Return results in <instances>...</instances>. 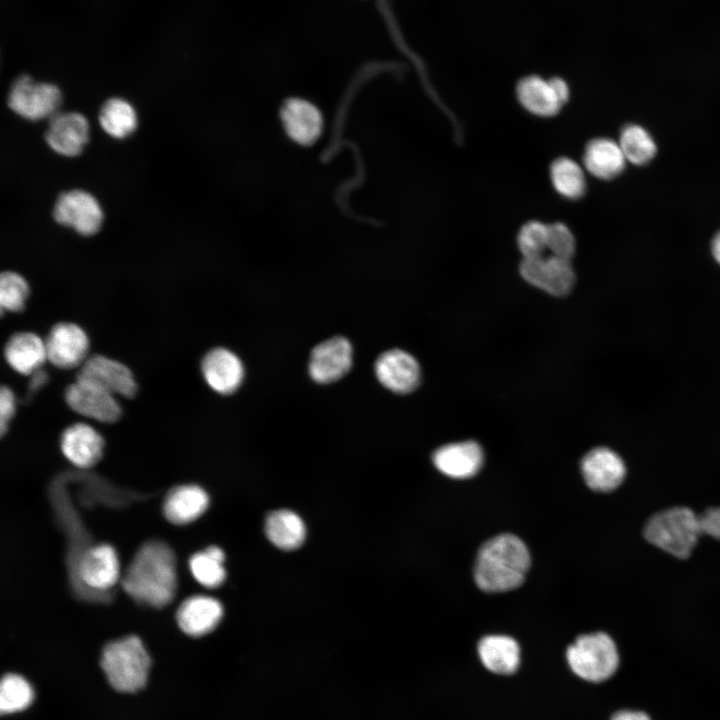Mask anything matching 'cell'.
Instances as JSON below:
<instances>
[{
  "mask_svg": "<svg viewBox=\"0 0 720 720\" xmlns=\"http://www.w3.org/2000/svg\"><path fill=\"white\" fill-rule=\"evenodd\" d=\"M576 251V240L570 228L562 222L547 224V255L570 260Z\"/></svg>",
  "mask_w": 720,
  "mask_h": 720,
  "instance_id": "cell-35",
  "label": "cell"
},
{
  "mask_svg": "<svg viewBox=\"0 0 720 720\" xmlns=\"http://www.w3.org/2000/svg\"><path fill=\"white\" fill-rule=\"evenodd\" d=\"M104 439L92 426L75 423L61 435L60 448L63 455L79 468H89L102 457Z\"/></svg>",
  "mask_w": 720,
  "mask_h": 720,
  "instance_id": "cell-19",
  "label": "cell"
},
{
  "mask_svg": "<svg viewBox=\"0 0 720 720\" xmlns=\"http://www.w3.org/2000/svg\"><path fill=\"white\" fill-rule=\"evenodd\" d=\"M375 372L383 386L400 394L413 391L420 381V367L416 359L398 349L381 354L376 361Z\"/></svg>",
  "mask_w": 720,
  "mask_h": 720,
  "instance_id": "cell-17",
  "label": "cell"
},
{
  "mask_svg": "<svg viewBox=\"0 0 720 720\" xmlns=\"http://www.w3.org/2000/svg\"><path fill=\"white\" fill-rule=\"evenodd\" d=\"M77 378L92 381L115 396L132 398L137 392L132 371L123 363L104 355L88 357L80 366Z\"/></svg>",
  "mask_w": 720,
  "mask_h": 720,
  "instance_id": "cell-12",
  "label": "cell"
},
{
  "mask_svg": "<svg viewBox=\"0 0 720 720\" xmlns=\"http://www.w3.org/2000/svg\"><path fill=\"white\" fill-rule=\"evenodd\" d=\"M710 248L714 260L720 265V230L713 236Z\"/></svg>",
  "mask_w": 720,
  "mask_h": 720,
  "instance_id": "cell-41",
  "label": "cell"
},
{
  "mask_svg": "<svg viewBox=\"0 0 720 720\" xmlns=\"http://www.w3.org/2000/svg\"><path fill=\"white\" fill-rule=\"evenodd\" d=\"M223 615L221 603L208 596H192L179 606L176 619L180 629L187 635L199 637L211 632Z\"/></svg>",
  "mask_w": 720,
  "mask_h": 720,
  "instance_id": "cell-21",
  "label": "cell"
},
{
  "mask_svg": "<svg viewBox=\"0 0 720 720\" xmlns=\"http://www.w3.org/2000/svg\"><path fill=\"white\" fill-rule=\"evenodd\" d=\"M64 397L73 411L87 418L113 423L121 416L115 395L92 381L76 377L75 382L67 386Z\"/></svg>",
  "mask_w": 720,
  "mask_h": 720,
  "instance_id": "cell-10",
  "label": "cell"
},
{
  "mask_svg": "<svg viewBox=\"0 0 720 720\" xmlns=\"http://www.w3.org/2000/svg\"><path fill=\"white\" fill-rule=\"evenodd\" d=\"M47 360L60 369H73L87 359L89 339L77 324H55L45 338Z\"/></svg>",
  "mask_w": 720,
  "mask_h": 720,
  "instance_id": "cell-11",
  "label": "cell"
},
{
  "mask_svg": "<svg viewBox=\"0 0 720 720\" xmlns=\"http://www.w3.org/2000/svg\"><path fill=\"white\" fill-rule=\"evenodd\" d=\"M279 119L288 139L301 147H311L321 138L325 120L314 102L299 96L289 97L281 104Z\"/></svg>",
  "mask_w": 720,
  "mask_h": 720,
  "instance_id": "cell-7",
  "label": "cell"
},
{
  "mask_svg": "<svg viewBox=\"0 0 720 720\" xmlns=\"http://www.w3.org/2000/svg\"><path fill=\"white\" fill-rule=\"evenodd\" d=\"M519 271L526 282L555 297L567 296L576 281L571 261L554 256L522 258Z\"/></svg>",
  "mask_w": 720,
  "mask_h": 720,
  "instance_id": "cell-9",
  "label": "cell"
},
{
  "mask_svg": "<svg viewBox=\"0 0 720 720\" xmlns=\"http://www.w3.org/2000/svg\"><path fill=\"white\" fill-rule=\"evenodd\" d=\"M62 102L59 88L51 83L35 82L27 75L19 76L8 93V106L22 118L38 121L50 119Z\"/></svg>",
  "mask_w": 720,
  "mask_h": 720,
  "instance_id": "cell-6",
  "label": "cell"
},
{
  "mask_svg": "<svg viewBox=\"0 0 720 720\" xmlns=\"http://www.w3.org/2000/svg\"><path fill=\"white\" fill-rule=\"evenodd\" d=\"M700 533L720 540V507H711L698 515Z\"/></svg>",
  "mask_w": 720,
  "mask_h": 720,
  "instance_id": "cell-37",
  "label": "cell"
},
{
  "mask_svg": "<svg viewBox=\"0 0 720 720\" xmlns=\"http://www.w3.org/2000/svg\"><path fill=\"white\" fill-rule=\"evenodd\" d=\"M611 720H650L643 712L623 710L615 713Z\"/></svg>",
  "mask_w": 720,
  "mask_h": 720,
  "instance_id": "cell-40",
  "label": "cell"
},
{
  "mask_svg": "<svg viewBox=\"0 0 720 720\" xmlns=\"http://www.w3.org/2000/svg\"><path fill=\"white\" fill-rule=\"evenodd\" d=\"M550 81L558 98L564 105L568 101L570 96V89L568 83L560 77L550 78Z\"/></svg>",
  "mask_w": 720,
  "mask_h": 720,
  "instance_id": "cell-38",
  "label": "cell"
},
{
  "mask_svg": "<svg viewBox=\"0 0 720 720\" xmlns=\"http://www.w3.org/2000/svg\"><path fill=\"white\" fill-rule=\"evenodd\" d=\"M567 661L580 678L601 682L615 673L619 655L613 639L606 633L596 632L579 636L567 649Z\"/></svg>",
  "mask_w": 720,
  "mask_h": 720,
  "instance_id": "cell-5",
  "label": "cell"
},
{
  "mask_svg": "<svg viewBox=\"0 0 720 720\" xmlns=\"http://www.w3.org/2000/svg\"><path fill=\"white\" fill-rule=\"evenodd\" d=\"M224 559V552L219 547L210 546L190 558L189 568L201 585L214 588L222 584L225 579Z\"/></svg>",
  "mask_w": 720,
  "mask_h": 720,
  "instance_id": "cell-31",
  "label": "cell"
},
{
  "mask_svg": "<svg viewBox=\"0 0 720 720\" xmlns=\"http://www.w3.org/2000/svg\"><path fill=\"white\" fill-rule=\"evenodd\" d=\"M76 572L80 582L92 590L111 588L119 579V563L114 548L108 544L88 548L80 555Z\"/></svg>",
  "mask_w": 720,
  "mask_h": 720,
  "instance_id": "cell-16",
  "label": "cell"
},
{
  "mask_svg": "<svg viewBox=\"0 0 720 720\" xmlns=\"http://www.w3.org/2000/svg\"><path fill=\"white\" fill-rule=\"evenodd\" d=\"M29 296V285L24 277L13 271H4L0 276L1 312H21Z\"/></svg>",
  "mask_w": 720,
  "mask_h": 720,
  "instance_id": "cell-33",
  "label": "cell"
},
{
  "mask_svg": "<svg viewBox=\"0 0 720 720\" xmlns=\"http://www.w3.org/2000/svg\"><path fill=\"white\" fill-rule=\"evenodd\" d=\"M207 493L196 485H183L172 489L163 505L168 521L183 525L197 519L208 507Z\"/></svg>",
  "mask_w": 720,
  "mask_h": 720,
  "instance_id": "cell-25",
  "label": "cell"
},
{
  "mask_svg": "<svg viewBox=\"0 0 720 720\" xmlns=\"http://www.w3.org/2000/svg\"><path fill=\"white\" fill-rule=\"evenodd\" d=\"M89 139V123L78 112H57L49 119L45 132L47 145L65 157L79 155Z\"/></svg>",
  "mask_w": 720,
  "mask_h": 720,
  "instance_id": "cell-13",
  "label": "cell"
},
{
  "mask_svg": "<svg viewBox=\"0 0 720 720\" xmlns=\"http://www.w3.org/2000/svg\"><path fill=\"white\" fill-rule=\"evenodd\" d=\"M519 103L529 113L538 117H552L563 106L550 79L529 75L519 80L516 86Z\"/></svg>",
  "mask_w": 720,
  "mask_h": 720,
  "instance_id": "cell-24",
  "label": "cell"
},
{
  "mask_svg": "<svg viewBox=\"0 0 720 720\" xmlns=\"http://www.w3.org/2000/svg\"><path fill=\"white\" fill-rule=\"evenodd\" d=\"M432 459L436 468L446 476L466 479L480 470L483 464V452L478 443L464 441L438 448Z\"/></svg>",
  "mask_w": 720,
  "mask_h": 720,
  "instance_id": "cell-20",
  "label": "cell"
},
{
  "mask_svg": "<svg viewBox=\"0 0 720 720\" xmlns=\"http://www.w3.org/2000/svg\"><path fill=\"white\" fill-rule=\"evenodd\" d=\"M626 158L618 142L598 137L591 139L584 148L583 164L594 177L611 180L625 169Z\"/></svg>",
  "mask_w": 720,
  "mask_h": 720,
  "instance_id": "cell-22",
  "label": "cell"
},
{
  "mask_svg": "<svg viewBox=\"0 0 720 720\" xmlns=\"http://www.w3.org/2000/svg\"><path fill=\"white\" fill-rule=\"evenodd\" d=\"M525 543L512 534L497 535L482 544L475 565L476 585L484 592H507L519 587L530 567Z\"/></svg>",
  "mask_w": 720,
  "mask_h": 720,
  "instance_id": "cell-2",
  "label": "cell"
},
{
  "mask_svg": "<svg viewBox=\"0 0 720 720\" xmlns=\"http://www.w3.org/2000/svg\"><path fill=\"white\" fill-rule=\"evenodd\" d=\"M618 143L627 162L634 165L649 163L657 153V145L652 135L637 124L625 125L621 129Z\"/></svg>",
  "mask_w": 720,
  "mask_h": 720,
  "instance_id": "cell-30",
  "label": "cell"
},
{
  "mask_svg": "<svg viewBox=\"0 0 720 720\" xmlns=\"http://www.w3.org/2000/svg\"><path fill=\"white\" fill-rule=\"evenodd\" d=\"M34 697L28 681L17 674H7L0 686V710L2 714L14 713L26 709Z\"/></svg>",
  "mask_w": 720,
  "mask_h": 720,
  "instance_id": "cell-32",
  "label": "cell"
},
{
  "mask_svg": "<svg viewBox=\"0 0 720 720\" xmlns=\"http://www.w3.org/2000/svg\"><path fill=\"white\" fill-rule=\"evenodd\" d=\"M98 119L101 128L116 139L131 135L138 123L134 107L127 100L119 97L110 98L103 103Z\"/></svg>",
  "mask_w": 720,
  "mask_h": 720,
  "instance_id": "cell-28",
  "label": "cell"
},
{
  "mask_svg": "<svg viewBox=\"0 0 720 720\" xmlns=\"http://www.w3.org/2000/svg\"><path fill=\"white\" fill-rule=\"evenodd\" d=\"M100 664L116 691L134 693L145 686L151 659L142 641L131 635L108 643Z\"/></svg>",
  "mask_w": 720,
  "mask_h": 720,
  "instance_id": "cell-3",
  "label": "cell"
},
{
  "mask_svg": "<svg viewBox=\"0 0 720 720\" xmlns=\"http://www.w3.org/2000/svg\"><path fill=\"white\" fill-rule=\"evenodd\" d=\"M478 653L483 665L496 674H512L520 664V647L509 636H485L478 644Z\"/></svg>",
  "mask_w": 720,
  "mask_h": 720,
  "instance_id": "cell-26",
  "label": "cell"
},
{
  "mask_svg": "<svg viewBox=\"0 0 720 720\" xmlns=\"http://www.w3.org/2000/svg\"><path fill=\"white\" fill-rule=\"evenodd\" d=\"M550 178L556 192L566 199H580L586 192L584 170L571 158L555 159L550 166Z\"/></svg>",
  "mask_w": 720,
  "mask_h": 720,
  "instance_id": "cell-29",
  "label": "cell"
},
{
  "mask_svg": "<svg viewBox=\"0 0 720 720\" xmlns=\"http://www.w3.org/2000/svg\"><path fill=\"white\" fill-rule=\"evenodd\" d=\"M122 587L134 599L154 607L170 603L176 591L175 556L163 542L145 543L135 554Z\"/></svg>",
  "mask_w": 720,
  "mask_h": 720,
  "instance_id": "cell-1",
  "label": "cell"
},
{
  "mask_svg": "<svg viewBox=\"0 0 720 720\" xmlns=\"http://www.w3.org/2000/svg\"><path fill=\"white\" fill-rule=\"evenodd\" d=\"M643 535L645 539L679 558H688L701 535L698 515L688 507H671L652 515L646 522Z\"/></svg>",
  "mask_w": 720,
  "mask_h": 720,
  "instance_id": "cell-4",
  "label": "cell"
},
{
  "mask_svg": "<svg viewBox=\"0 0 720 720\" xmlns=\"http://www.w3.org/2000/svg\"><path fill=\"white\" fill-rule=\"evenodd\" d=\"M201 371L208 386L223 395L235 392L244 377L241 360L225 348L207 352L201 362Z\"/></svg>",
  "mask_w": 720,
  "mask_h": 720,
  "instance_id": "cell-18",
  "label": "cell"
},
{
  "mask_svg": "<svg viewBox=\"0 0 720 720\" xmlns=\"http://www.w3.org/2000/svg\"><path fill=\"white\" fill-rule=\"evenodd\" d=\"M16 411V398L13 391L3 385L0 390V432L4 435Z\"/></svg>",
  "mask_w": 720,
  "mask_h": 720,
  "instance_id": "cell-36",
  "label": "cell"
},
{
  "mask_svg": "<svg viewBox=\"0 0 720 720\" xmlns=\"http://www.w3.org/2000/svg\"><path fill=\"white\" fill-rule=\"evenodd\" d=\"M265 532L268 539L283 550L298 548L306 536L303 520L289 510L271 512L266 518Z\"/></svg>",
  "mask_w": 720,
  "mask_h": 720,
  "instance_id": "cell-27",
  "label": "cell"
},
{
  "mask_svg": "<svg viewBox=\"0 0 720 720\" xmlns=\"http://www.w3.org/2000/svg\"><path fill=\"white\" fill-rule=\"evenodd\" d=\"M55 221L83 236L96 234L103 223V210L89 192L74 189L61 193L53 208Z\"/></svg>",
  "mask_w": 720,
  "mask_h": 720,
  "instance_id": "cell-8",
  "label": "cell"
},
{
  "mask_svg": "<svg viewBox=\"0 0 720 720\" xmlns=\"http://www.w3.org/2000/svg\"><path fill=\"white\" fill-rule=\"evenodd\" d=\"M28 392L30 395L36 393L48 380L47 374L39 369L31 375Z\"/></svg>",
  "mask_w": 720,
  "mask_h": 720,
  "instance_id": "cell-39",
  "label": "cell"
},
{
  "mask_svg": "<svg viewBox=\"0 0 720 720\" xmlns=\"http://www.w3.org/2000/svg\"><path fill=\"white\" fill-rule=\"evenodd\" d=\"M8 365L22 375H32L47 360L45 341L32 332L13 334L4 347Z\"/></svg>",
  "mask_w": 720,
  "mask_h": 720,
  "instance_id": "cell-23",
  "label": "cell"
},
{
  "mask_svg": "<svg viewBox=\"0 0 720 720\" xmlns=\"http://www.w3.org/2000/svg\"><path fill=\"white\" fill-rule=\"evenodd\" d=\"M517 244L523 258H536L547 255V224L531 220L520 228Z\"/></svg>",
  "mask_w": 720,
  "mask_h": 720,
  "instance_id": "cell-34",
  "label": "cell"
},
{
  "mask_svg": "<svg viewBox=\"0 0 720 720\" xmlns=\"http://www.w3.org/2000/svg\"><path fill=\"white\" fill-rule=\"evenodd\" d=\"M352 365V347L344 337H333L312 351L308 370L318 383H331L344 376Z\"/></svg>",
  "mask_w": 720,
  "mask_h": 720,
  "instance_id": "cell-15",
  "label": "cell"
},
{
  "mask_svg": "<svg viewBox=\"0 0 720 720\" xmlns=\"http://www.w3.org/2000/svg\"><path fill=\"white\" fill-rule=\"evenodd\" d=\"M581 472L588 487L596 492H611L625 479L623 459L608 447L590 450L581 461Z\"/></svg>",
  "mask_w": 720,
  "mask_h": 720,
  "instance_id": "cell-14",
  "label": "cell"
}]
</instances>
